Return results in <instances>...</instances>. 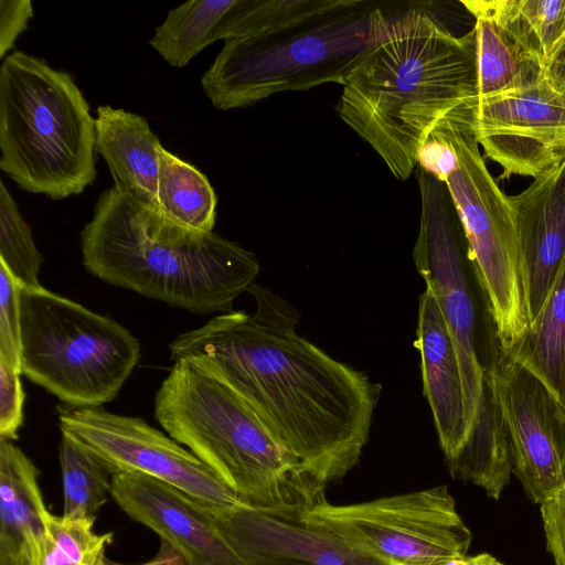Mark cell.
<instances>
[{
    "mask_svg": "<svg viewBox=\"0 0 565 565\" xmlns=\"http://www.w3.org/2000/svg\"><path fill=\"white\" fill-rule=\"evenodd\" d=\"M255 311H230L181 333L170 359L193 358L225 381L324 488L344 477L369 440L380 385L297 332L299 315L253 284Z\"/></svg>",
    "mask_w": 565,
    "mask_h": 565,
    "instance_id": "cell-1",
    "label": "cell"
},
{
    "mask_svg": "<svg viewBox=\"0 0 565 565\" xmlns=\"http://www.w3.org/2000/svg\"><path fill=\"white\" fill-rule=\"evenodd\" d=\"M342 86L340 118L406 180L437 125L477 100L475 30L455 35L425 9L402 11Z\"/></svg>",
    "mask_w": 565,
    "mask_h": 565,
    "instance_id": "cell-2",
    "label": "cell"
},
{
    "mask_svg": "<svg viewBox=\"0 0 565 565\" xmlns=\"http://www.w3.org/2000/svg\"><path fill=\"white\" fill-rule=\"evenodd\" d=\"M81 250L98 279L200 315L232 311L260 269L256 255L237 243L178 227L115 186L96 201Z\"/></svg>",
    "mask_w": 565,
    "mask_h": 565,
    "instance_id": "cell-3",
    "label": "cell"
},
{
    "mask_svg": "<svg viewBox=\"0 0 565 565\" xmlns=\"http://www.w3.org/2000/svg\"><path fill=\"white\" fill-rule=\"evenodd\" d=\"M154 418L252 509L300 521L326 501L318 483L250 406L193 358L174 361L154 396Z\"/></svg>",
    "mask_w": 565,
    "mask_h": 565,
    "instance_id": "cell-4",
    "label": "cell"
},
{
    "mask_svg": "<svg viewBox=\"0 0 565 565\" xmlns=\"http://www.w3.org/2000/svg\"><path fill=\"white\" fill-rule=\"evenodd\" d=\"M397 14L365 0H315L271 29L226 40L201 78L203 93L230 110L282 92L342 85Z\"/></svg>",
    "mask_w": 565,
    "mask_h": 565,
    "instance_id": "cell-5",
    "label": "cell"
},
{
    "mask_svg": "<svg viewBox=\"0 0 565 565\" xmlns=\"http://www.w3.org/2000/svg\"><path fill=\"white\" fill-rule=\"evenodd\" d=\"M96 119L71 75L15 51L0 67V168L21 189L62 200L97 177Z\"/></svg>",
    "mask_w": 565,
    "mask_h": 565,
    "instance_id": "cell-6",
    "label": "cell"
},
{
    "mask_svg": "<svg viewBox=\"0 0 565 565\" xmlns=\"http://www.w3.org/2000/svg\"><path fill=\"white\" fill-rule=\"evenodd\" d=\"M20 307L23 375L70 407L117 396L141 358L129 330L42 286L22 287Z\"/></svg>",
    "mask_w": 565,
    "mask_h": 565,
    "instance_id": "cell-7",
    "label": "cell"
},
{
    "mask_svg": "<svg viewBox=\"0 0 565 565\" xmlns=\"http://www.w3.org/2000/svg\"><path fill=\"white\" fill-rule=\"evenodd\" d=\"M471 122L472 108H465L436 127L457 159L445 183L468 242L497 342L509 351L530 327L518 234L510 198L487 169Z\"/></svg>",
    "mask_w": 565,
    "mask_h": 565,
    "instance_id": "cell-8",
    "label": "cell"
},
{
    "mask_svg": "<svg viewBox=\"0 0 565 565\" xmlns=\"http://www.w3.org/2000/svg\"><path fill=\"white\" fill-rule=\"evenodd\" d=\"M300 521L386 565H451L471 543L447 486L345 505L326 500Z\"/></svg>",
    "mask_w": 565,
    "mask_h": 565,
    "instance_id": "cell-9",
    "label": "cell"
},
{
    "mask_svg": "<svg viewBox=\"0 0 565 565\" xmlns=\"http://www.w3.org/2000/svg\"><path fill=\"white\" fill-rule=\"evenodd\" d=\"M420 220L413 249L417 271L433 291L461 372L467 435L481 395L486 366L477 347V311L468 242L445 182L417 167ZM466 441V440H465Z\"/></svg>",
    "mask_w": 565,
    "mask_h": 565,
    "instance_id": "cell-10",
    "label": "cell"
},
{
    "mask_svg": "<svg viewBox=\"0 0 565 565\" xmlns=\"http://www.w3.org/2000/svg\"><path fill=\"white\" fill-rule=\"evenodd\" d=\"M57 414L61 433L89 450L111 475H147L215 512L244 505L210 467L142 418L66 405L57 406Z\"/></svg>",
    "mask_w": 565,
    "mask_h": 565,
    "instance_id": "cell-11",
    "label": "cell"
},
{
    "mask_svg": "<svg viewBox=\"0 0 565 565\" xmlns=\"http://www.w3.org/2000/svg\"><path fill=\"white\" fill-rule=\"evenodd\" d=\"M486 367L508 429L512 473L532 502L541 504L564 487L565 406L498 342Z\"/></svg>",
    "mask_w": 565,
    "mask_h": 565,
    "instance_id": "cell-12",
    "label": "cell"
},
{
    "mask_svg": "<svg viewBox=\"0 0 565 565\" xmlns=\"http://www.w3.org/2000/svg\"><path fill=\"white\" fill-rule=\"evenodd\" d=\"M471 128L486 156L512 174L532 177L565 159V100L542 81L476 100Z\"/></svg>",
    "mask_w": 565,
    "mask_h": 565,
    "instance_id": "cell-13",
    "label": "cell"
},
{
    "mask_svg": "<svg viewBox=\"0 0 565 565\" xmlns=\"http://www.w3.org/2000/svg\"><path fill=\"white\" fill-rule=\"evenodd\" d=\"M111 498L132 520L171 543L190 565H247L212 510L179 489L138 472L111 476Z\"/></svg>",
    "mask_w": 565,
    "mask_h": 565,
    "instance_id": "cell-14",
    "label": "cell"
},
{
    "mask_svg": "<svg viewBox=\"0 0 565 565\" xmlns=\"http://www.w3.org/2000/svg\"><path fill=\"white\" fill-rule=\"evenodd\" d=\"M212 513L247 565H386L302 521L280 519L246 505Z\"/></svg>",
    "mask_w": 565,
    "mask_h": 565,
    "instance_id": "cell-15",
    "label": "cell"
},
{
    "mask_svg": "<svg viewBox=\"0 0 565 565\" xmlns=\"http://www.w3.org/2000/svg\"><path fill=\"white\" fill-rule=\"evenodd\" d=\"M509 198L531 326L565 257V159L533 179L521 193Z\"/></svg>",
    "mask_w": 565,
    "mask_h": 565,
    "instance_id": "cell-16",
    "label": "cell"
},
{
    "mask_svg": "<svg viewBox=\"0 0 565 565\" xmlns=\"http://www.w3.org/2000/svg\"><path fill=\"white\" fill-rule=\"evenodd\" d=\"M415 345L420 354L424 395L448 461L467 438L463 386L455 344L428 287L419 297Z\"/></svg>",
    "mask_w": 565,
    "mask_h": 565,
    "instance_id": "cell-17",
    "label": "cell"
},
{
    "mask_svg": "<svg viewBox=\"0 0 565 565\" xmlns=\"http://www.w3.org/2000/svg\"><path fill=\"white\" fill-rule=\"evenodd\" d=\"M161 146L145 117L110 105L97 108L95 151L107 163L115 189L157 214Z\"/></svg>",
    "mask_w": 565,
    "mask_h": 565,
    "instance_id": "cell-18",
    "label": "cell"
},
{
    "mask_svg": "<svg viewBox=\"0 0 565 565\" xmlns=\"http://www.w3.org/2000/svg\"><path fill=\"white\" fill-rule=\"evenodd\" d=\"M49 512L35 465L0 437V565H34Z\"/></svg>",
    "mask_w": 565,
    "mask_h": 565,
    "instance_id": "cell-19",
    "label": "cell"
},
{
    "mask_svg": "<svg viewBox=\"0 0 565 565\" xmlns=\"http://www.w3.org/2000/svg\"><path fill=\"white\" fill-rule=\"evenodd\" d=\"M447 465L454 478L480 487L494 500L509 484L512 473L510 438L487 367L466 441Z\"/></svg>",
    "mask_w": 565,
    "mask_h": 565,
    "instance_id": "cell-20",
    "label": "cell"
},
{
    "mask_svg": "<svg viewBox=\"0 0 565 565\" xmlns=\"http://www.w3.org/2000/svg\"><path fill=\"white\" fill-rule=\"evenodd\" d=\"M475 18L477 100L519 92L543 81V65L492 18L484 0H463Z\"/></svg>",
    "mask_w": 565,
    "mask_h": 565,
    "instance_id": "cell-21",
    "label": "cell"
},
{
    "mask_svg": "<svg viewBox=\"0 0 565 565\" xmlns=\"http://www.w3.org/2000/svg\"><path fill=\"white\" fill-rule=\"evenodd\" d=\"M505 352L537 376L565 406V257L536 319Z\"/></svg>",
    "mask_w": 565,
    "mask_h": 565,
    "instance_id": "cell-22",
    "label": "cell"
},
{
    "mask_svg": "<svg viewBox=\"0 0 565 565\" xmlns=\"http://www.w3.org/2000/svg\"><path fill=\"white\" fill-rule=\"evenodd\" d=\"M159 158V215L192 233L213 232L217 199L205 174L162 146Z\"/></svg>",
    "mask_w": 565,
    "mask_h": 565,
    "instance_id": "cell-23",
    "label": "cell"
},
{
    "mask_svg": "<svg viewBox=\"0 0 565 565\" xmlns=\"http://www.w3.org/2000/svg\"><path fill=\"white\" fill-rule=\"evenodd\" d=\"M236 0H192L171 9L156 26L150 46L173 67L185 66L211 43Z\"/></svg>",
    "mask_w": 565,
    "mask_h": 565,
    "instance_id": "cell-24",
    "label": "cell"
},
{
    "mask_svg": "<svg viewBox=\"0 0 565 565\" xmlns=\"http://www.w3.org/2000/svg\"><path fill=\"white\" fill-rule=\"evenodd\" d=\"M494 21L544 62L565 38V0H484Z\"/></svg>",
    "mask_w": 565,
    "mask_h": 565,
    "instance_id": "cell-25",
    "label": "cell"
},
{
    "mask_svg": "<svg viewBox=\"0 0 565 565\" xmlns=\"http://www.w3.org/2000/svg\"><path fill=\"white\" fill-rule=\"evenodd\" d=\"M64 509L63 518L95 521L111 495L113 476L89 450L62 433L60 444Z\"/></svg>",
    "mask_w": 565,
    "mask_h": 565,
    "instance_id": "cell-26",
    "label": "cell"
},
{
    "mask_svg": "<svg viewBox=\"0 0 565 565\" xmlns=\"http://www.w3.org/2000/svg\"><path fill=\"white\" fill-rule=\"evenodd\" d=\"M94 522L49 512L34 565H106L105 553L114 533H95Z\"/></svg>",
    "mask_w": 565,
    "mask_h": 565,
    "instance_id": "cell-27",
    "label": "cell"
},
{
    "mask_svg": "<svg viewBox=\"0 0 565 565\" xmlns=\"http://www.w3.org/2000/svg\"><path fill=\"white\" fill-rule=\"evenodd\" d=\"M43 262L29 224L4 182L0 181V263L23 287L35 288L41 286L39 271Z\"/></svg>",
    "mask_w": 565,
    "mask_h": 565,
    "instance_id": "cell-28",
    "label": "cell"
},
{
    "mask_svg": "<svg viewBox=\"0 0 565 565\" xmlns=\"http://www.w3.org/2000/svg\"><path fill=\"white\" fill-rule=\"evenodd\" d=\"M22 285L0 263V359L21 373V307Z\"/></svg>",
    "mask_w": 565,
    "mask_h": 565,
    "instance_id": "cell-29",
    "label": "cell"
},
{
    "mask_svg": "<svg viewBox=\"0 0 565 565\" xmlns=\"http://www.w3.org/2000/svg\"><path fill=\"white\" fill-rule=\"evenodd\" d=\"M22 373L0 359V437L10 440L19 438L23 423L24 392Z\"/></svg>",
    "mask_w": 565,
    "mask_h": 565,
    "instance_id": "cell-30",
    "label": "cell"
},
{
    "mask_svg": "<svg viewBox=\"0 0 565 565\" xmlns=\"http://www.w3.org/2000/svg\"><path fill=\"white\" fill-rule=\"evenodd\" d=\"M540 509L546 547L556 565H565V487L546 498Z\"/></svg>",
    "mask_w": 565,
    "mask_h": 565,
    "instance_id": "cell-31",
    "label": "cell"
},
{
    "mask_svg": "<svg viewBox=\"0 0 565 565\" xmlns=\"http://www.w3.org/2000/svg\"><path fill=\"white\" fill-rule=\"evenodd\" d=\"M456 161L451 146L436 128L417 152V166L443 182L455 169Z\"/></svg>",
    "mask_w": 565,
    "mask_h": 565,
    "instance_id": "cell-32",
    "label": "cell"
},
{
    "mask_svg": "<svg viewBox=\"0 0 565 565\" xmlns=\"http://www.w3.org/2000/svg\"><path fill=\"white\" fill-rule=\"evenodd\" d=\"M33 17L30 0L0 1V57L10 51Z\"/></svg>",
    "mask_w": 565,
    "mask_h": 565,
    "instance_id": "cell-33",
    "label": "cell"
},
{
    "mask_svg": "<svg viewBox=\"0 0 565 565\" xmlns=\"http://www.w3.org/2000/svg\"><path fill=\"white\" fill-rule=\"evenodd\" d=\"M543 82L565 100V38L544 62Z\"/></svg>",
    "mask_w": 565,
    "mask_h": 565,
    "instance_id": "cell-34",
    "label": "cell"
},
{
    "mask_svg": "<svg viewBox=\"0 0 565 565\" xmlns=\"http://www.w3.org/2000/svg\"><path fill=\"white\" fill-rule=\"evenodd\" d=\"M106 565H126L107 558ZM138 565H190L181 552L171 543L161 540L160 548L152 559Z\"/></svg>",
    "mask_w": 565,
    "mask_h": 565,
    "instance_id": "cell-35",
    "label": "cell"
},
{
    "mask_svg": "<svg viewBox=\"0 0 565 565\" xmlns=\"http://www.w3.org/2000/svg\"><path fill=\"white\" fill-rule=\"evenodd\" d=\"M455 565H503L495 557L488 553L478 554L471 557L458 559Z\"/></svg>",
    "mask_w": 565,
    "mask_h": 565,
    "instance_id": "cell-36",
    "label": "cell"
},
{
    "mask_svg": "<svg viewBox=\"0 0 565 565\" xmlns=\"http://www.w3.org/2000/svg\"><path fill=\"white\" fill-rule=\"evenodd\" d=\"M562 480H563V486L565 487V458L562 463Z\"/></svg>",
    "mask_w": 565,
    "mask_h": 565,
    "instance_id": "cell-37",
    "label": "cell"
}]
</instances>
